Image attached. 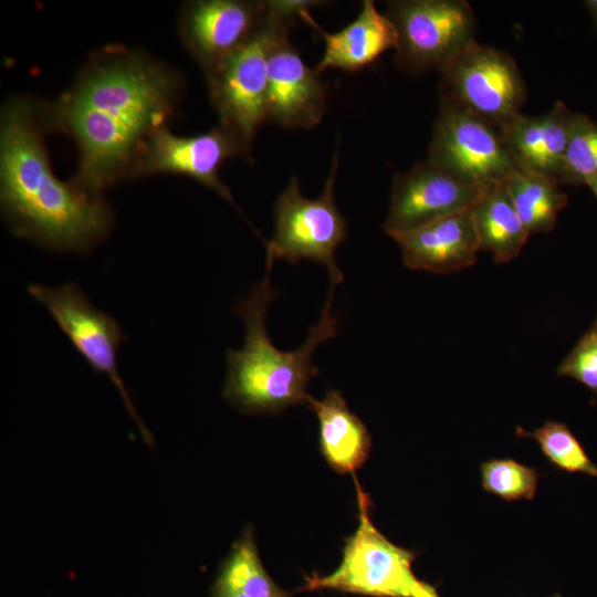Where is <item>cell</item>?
Listing matches in <instances>:
<instances>
[{
	"label": "cell",
	"mask_w": 597,
	"mask_h": 597,
	"mask_svg": "<svg viewBox=\"0 0 597 597\" xmlns=\"http://www.w3.org/2000/svg\"><path fill=\"white\" fill-rule=\"evenodd\" d=\"M172 85L155 65L136 57L90 70L59 103L55 115L75 138L81 160L76 189L90 197L111 185L160 127Z\"/></svg>",
	"instance_id": "cell-1"
},
{
	"label": "cell",
	"mask_w": 597,
	"mask_h": 597,
	"mask_svg": "<svg viewBox=\"0 0 597 597\" xmlns=\"http://www.w3.org/2000/svg\"><path fill=\"white\" fill-rule=\"evenodd\" d=\"M1 203L13 231L56 250L85 251L108 230L109 210L52 174L30 109L9 105L0 127Z\"/></svg>",
	"instance_id": "cell-2"
},
{
	"label": "cell",
	"mask_w": 597,
	"mask_h": 597,
	"mask_svg": "<svg viewBox=\"0 0 597 597\" xmlns=\"http://www.w3.org/2000/svg\"><path fill=\"white\" fill-rule=\"evenodd\" d=\"M272 268L266 266L263 279L234 306L244 323V344L239 350L226 353L222 395L245 415H274L291 406H307V385L320 374L312 362L313 354L338 333L339 316L332 313L335 284L331 283L320 320L310 328L304 343L293 352L277 349L266 331L269 307L279 295L271 286Z\"/></svg>",
	"instance_id": "cell-3"
},
{
	"label": "cell",
	"mask_w": 597,
	"mask_h": 597,
	"mask_svg": "<svg viewBox=\"0 0 597 597\" xmlns=\"http://www.w3.org/2000/svg\"><path fill=\"white\" fill-rule=\"evenodd\" d=\"M358 525L345 540L338 567L304 576L300 591L335 590L370 597H440L436 587L412 572L417 554L390 542L373 524L370 498L354 474Z\"/></svg>",
	"instance_id": "cell-4"
},
{
	"label": "cell",
	"mask_w": 597,
	"mask_h": 597,
	"mask_svg": "<svg viewBox=\"0 0 597 597\" xmlns=\"http://www.w3.org/2000/svg\"><path fill=\"white\" fill-rule=\"evenodd\" d=\"M294 23L265 4L264 15L250 38L207 73L211 102L221 127L249 151L256 130L266 121L271 53L281 40L289 38Z\"/></svg>",
	"instance_id": "cell-5"
},
{
	"label": "cell",
	"mask_w": 597,
	"mask_h": 597,
	"mask_svg": "<svg viewBox=\"0 0 597 597\" xmlns=\"http://www.w3.org/2000/svg\"><path fill=\"white\" fill-rule=\"evenodd\" d=\"M338 149L335 150L331 171L318 198L303 196L297 177H292L274 205V233L264 242L265 266L276 260L297 264L311 260L326 268L331 283L339 284L344 274L337 265L336 249L347 235L346 220L338 211L334 186L338 168Z\"/></svg>",
	"instance_id": "cell-6"
},
{
	"label": "cell",
	"mask_w": 597,
	"mask_h": 597,
	"mask_svg": "<svg viewBox=\"0 0 597 597\" xmlns=\"http://www.w3.org/2000/svg\"><path fill=\"white\" fill-rule=\"evenodd\" d=\"M386 14L398 33L396 63L409 72L441 70L475 41V17L463 0L388 1Z\"/></svg>",
	"instance_id": "cell-7"
},
{
	"label": "cell",
	"mask_w": 597,
	"mask_h": 597,
	"mask_svg": "<svg viewBox=\"0 0 597 597\" xmlns=\"http://www.w3.org/2000/svg\"><path fill=\"white\" fill-rule=\"evenodd\" d=\"M428 158L483 189L505 182L517 169L500 130L444 94L433 124Z\"/></svg>",
	"instance_id": "cell-8"
},
{
	"label": "cell",
	"mask_w": 597,
	"mask_h": 597,
	"mask_svg": "<svg viewBox=\"0 0 597 597\" xmlns=\"http://www.w3.org/2000/svg\"><path fill=\"white\" fill-rule=\"evenodd\" d=\"M440 72L442 94L495 128L521 114L527 90L516 62L506 52L474 41Z\"/></svg>",
	"instance_id": "cell-9"
},
{
	"label": "cell",
	"mask_w": 597,
	"mask_h": 597,
	"mask_svg": "<svg viewBox=\"0 0 597 597\" xmlns=\"http://www.w3.org/2000/svg\"><path fill=\"white\" fill-rule=\"evenodd\" d=\"M29 294L50 312L76 350L96 373L105 374L118 390L123 402L137 425L143 440L151 446L154 438L139 418L117 371V350L124 338L121 326L97 310L75 283L59 287L42 284L28 286Z\"/></svg>",
	"instance_id": "cell-10"
},
{
	"label": "cell",
	"mask_w": 597,
	"mask_h": 597,
	"mask_svg": "<svg viewBox=\"0 0 597 597\" xmlns=\"http://www.w3.org/2000/svg\"><path fill=\"white\" fill-rule=\"evenodd\" d=\"M486 190L448 172L429 158L395 176L384 229L405 233L465 210Z\"/></svg>",
	"instance_id": "cell-11"
},
{
	"label": "cell",
	"mask_w": 597,
	"mask_h": 597,
	"mask_svg": "<svg viewBox=\"0 0 597 597\" xmlns=\"http://www.w3.org/2000/svg\"><path fill=\"white\" fill-rule=\"evenodd\" d=\"M137 153L136 168L139 172H169L191 177L234 207L230 189L219 178V169L230 157H247L251 154L235 136L222 127L182 137L170 133L165 126L154 129Z\"/></svg>",
	"instance_id": "cell-12"
},
{
	"label": "cell",
	"mask_w": 597,
	"mask_h": 597,
	"mask_svg": "<svg viewBox=\"0 0 597 597\" xmlns=\"http://www.w3.org/2000/svg\"><path fill=\"white\" fill-rule=\"evenodd\" d=\"M304 63L289 38L273 49L269 62L266 121L285 129H311L326 112L327 85Z\"/></svg>",
	"instance_id": "cell-13"
},
{
	"label": "cell",
	"mask_w": 597,
	"mask_h": 597,
	"mask_svg": "<svg viewBox=\"0 0 597 597\" xmlns=\"http://www.w3.org/2000/svg\"><path fill=\"white\" fill-rule=\"evenodd\" d=\"M264 12V1H196L185 14L184 38L208 73L250 38Z\"/></svg>",
	"instance_id": "cell-14"
},
{
	"label": "cell",
	"mask_w": 597,
	"mask_h": 597,
	"mask_svg": "<svg viewBox=\"0 0 597 597\" xmlns=\"http://www.w3.org/2000/svg\"><path fill=\"white\" fill-rule=\"evenodd\" d=\"M392 239L398 243L407 268L438 274L471 266L480 251L470 208Z\"/></svg>",
	"instance_id": "cell-15"
},
{
	"label": "cell",
	"mask_w": 597,
	"mask_h": 597,
	"mask_svg": "<svg viewBox=\"0 0 597 597\" xmlns=\"http://www.w3.org/2000/svg\"><path fill=\"white\" fill-rule=\"evenodd\" d=\"M301 19L323 39L324 52L315 66L321 75L326 70L359 71L374 63L386 51L398 45L395 24L386 13H380L373 0H365L354 21L344 29L329 33L304 12Z\"/></svg>",
	"instance_id": "cell-16"
},
{
	"label": "cell",
	"mask_w": 597,
	"mask_h": 597,
	"mask_svg": "<svg viewBox=\"0 0 597 597\" xmlns=\"http://www.w3.org/2000/svg\"><path fill=\"white\" fill-rule=\"evenodd\" d=\"M572 115L573 112L557 101L543 115L521 113L499 129L517 169L557 180L567 147Z\"/></svg>",
	"instance_id": "cell-17"
},
{
	"label": "cell",
	"mask_w": 597,
	"mask_h": 597,
	"mask_svg": "<svg viewBox=\"0 0 597 597\" xmlns=\"http://www.w3.org/2000/svg\"><path fill=\"white\" fill-rule=\"evenodd\" d=\"M307 407L318 420L320 449L336 472L355 474L369 457L371 437L365 423L347 406L341 391L331 389L323 399L310 398Z\"/></svg>",
	"instance_id": "cell-18"
},
{
	"label": "cell",
	"mask_w": 597,
	"mask_h": 597,
	"mask_svg": "<svg viewBox=\"0 0 597 597\" xmlns=\"http://www.w3.org/2000/svg\"><path fill=\"white\" fill-rule=\"evenodd\" d=\"M480 251H488L496 263L514 260L530 237L505 182L482 192L470 208Z\"/></svg>",
	"instance_id": "cell-19"
},
{
	"label": "cell",
	"mask_w": 597,
	"mask_h": 597,
	"mask_svg": "<svg viewBox=\"0 0 597 597\" xmlns=\"http://www.w3.org/2000/svg\"><path fill=\"white\" fill-rule=\"evenodd\" d=\"M210 597H291L265 570L251 525L244 528L220 565Z\"/></svg>",
	"instance_id": "cell-20"
},
{
	"label": "cell",
	"mask_w": 597,
	"mask_h": 597,
	"mask_svg": "<svg viewBox=\"0 0 597 597\" xmlns=\"http://www.w3.org/2000/svg\"><path fill=\"white\" fill-rule=\"evenodd\" d=\"M505 184L528 235L554 229L559 211L568 202L555 178L515 169Z\"/></svg>",
	"instance_id": "cell-21"
},
{
	"label": "cell",
	"mask_w": 597,
	"mask_h": 597,
	"mask_svg": "<svg viewBox=\"0 0 597 597\" xmlns=\"http://www.w3.org/2000/svg\"><path fill=\"white\" fill-rule=\"evenodd\" d=\"M520 437L534 439L543 454L559 470L597 478L595 464L569 428L562 422L546 421L541 428L526 431L517 427Z\"/></svg>",
	"instance_id": "cell-22"
},
{
	"label": "cell",
	"mask_w": 597,
	"mask_h": 597,
	"mask_svg": "<svg viewBox=\"0 0 597 597\" xmlns=\"http://www.w3.org/2000/svg\"><path fill=\"white\" fill-rule=\"evenodd\" d=\"M593 176H597V124L590 117L573 112L557 180L563 185L579 186L586 185Z\"/></svg>",
	"instance_id": "cell-23"
},
{
	"label": "cell",
	"mask_w": 597,
	"mask_h": 597,
	"mask_svg": "<svg viewBox=\"0 0 597 597\" xmlns=\"http://www.w3.org/2000/svg\"><path fill=\"white\" fill-rule=\"evenodd\" d=\"M480 472L483 489L501 499L517 501L535 496L537 471L513 459H491L481 464Z\"/></svg>",
	"instance_id": "cell-24"
},
{
	"label": "cell",
	"mask_w": 597,
	"mask_h": 597,
	"mask_svg": "<svg viewBox=\"0 0 597 597\" xmlns=\"http://www.w3.org/2000/svg\"><path fill=\"white\" fill-rule=\"evenodd\" d=\"M557 375L582 383L597 396V316L561 362Z\"/></svg>",
	"instance_id": "cell-25"
},
{
	"label": "cell",
	"mask_w": 597,
	"mask_h": 597,
	"mask_svg": "<svg viewBox=\"0 0 597 597\" xmlns=\"http://www.w3.org/2000/svg\"><path fill=\"white\" fill-rule=\"evenodd\" d=\"M591 17L594 18L595 24L597 27V1H586L585 2Z\"/></svg>",
	"instance_id": "cell-26"
},
{
	"label": "cell",
	"mask_w": 597,
	"mask_h": 597,
	"mask_svg": "<svg viewBox=\"0 0 597 597\" xmlns=\"http://www.w3.org/2000/svg\"><path fill=\"white\" fill-rule=\"evenodd\" d=\"M586 186H588L590 188V190L593 191V193L597 198V176L590 177L587 180Z\"/></svg>",
	"instance_id": "cell-27"
},
{
	"label": "cell",
	"mask_w": 597,
	"mask_h": 597,
	"mask_svg": "<svg viewBox=\"0 0 597 597\" xmlns=\"http://www.w3.org/2000/svg\"><path fill=\"white\" fill-rule=\"evenodd\" d=\"M551 597H561V596H559V595H553V596H551Z\"/></svg>",
	"instance_id": "cell-28"
}]
</instances>
